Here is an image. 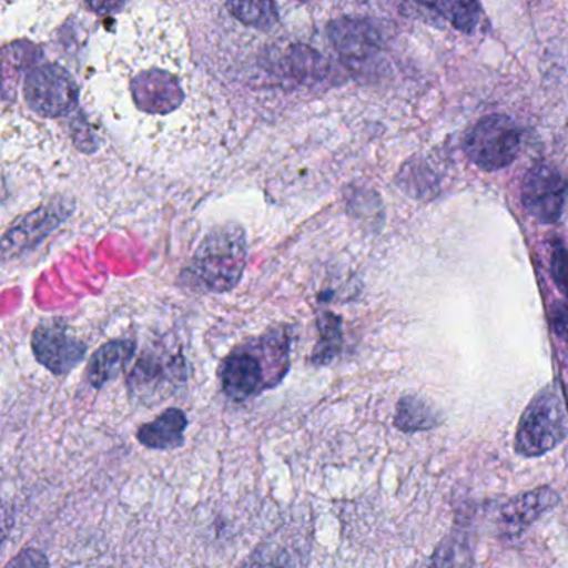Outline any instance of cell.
Here are the masks:
<instances>
[{"mask_svg": "<svg viewBox=\"0 0 568 568\" xmlns=\"http://www.w3.org/2000/svg\"><path fill=\"white\" fill-rule=\"evenodd\" d=\"M520 139V129L510 118L488 115L465 135L464 151L484 171H500L517 159Z\"/></svg>", "mask_w": 568, "mask_h": 568, "instance_id": "cell-3", "label": "cell"}, {"mask_svg": "<svg viewBox=\"0 0 568 568\" xmlns=\"http://www.w3.org/2000/svg\"><path fill=\"white\" fill-rule=\"evenodd\" d=\"M187 415L181 408H168L155 420L139 427V444L151 450H169L181 447L185 442V428H187Z\"/></svg>", "mask_w": 568, "mask_h": 568, "instance_id": "cell-14", "label": "cell"}, {"mask_svg": "<svg viewBox=\"0 0 568 568\" xmlns=\"http://www.w3.org/2000/svg\"><path fill=\"white\" fill-rule=\"evenodd\" d=\"M558 501L560 497L550 487L535 488L527 494L518 495L501 508V525L508 534H518L534 524L545 511L551 510Z\"/></svg>", "mask_w": 568, "mask_h": 568, "instance_id": "cell-12", "label": "cell"}, {"mask_svg": "<svg viewBox=\"0 0 568 568\" xmlns=\"http://www.w3.org/2000/svg\"><path fill=\"white\" fill-rule=\"evenodd\" d=\"M4 568H51V564L44 551L24 548Z\"/></svg>", "mask_w": 568, "mask_h": 568, "instance_id": "cell-23", "label": "cell"}, {"mask_svg": "<svg viewBox=\"0 0 568 568\" xmlns=\"http://www.w3.org/2000/svg\"><path fill=\"white\" fill-rule=\"evenodd\" d=\"M135 105L149 114H169L184 102L181 82L162 69L141 72L132 81Z\"/></svg>", "mask_w": 568, "mask_h": 568, "instance_id": "cell-11", "label": "cell"}, {"mask_svg": "<svg viewBox=\"0 0 568 568\" xmlns=\"http://www.w3.org/2000/svg\"><path fill=\"white\" fill-rule=\"evenodd\" d=\"M227 11L242 24L264 31L274 28L278 22L274 2H229Z\"/></svg>", "mask_w": 568, "mask_h": 568, "instance_id": "cell-19", "label": "cell"}, {"mask_svg": "<svg viewBox=\"0 0 568 568\" xmlns=\"http://www.w3.org/2000/svg\"><path fill=\"white\" fill-rule=\"evenodd\" d=\"M425 8L435 9L438 14L447 18L455 29L462 32H474L480 21V6L477 2H437L425 4Z\"/></svg>", "mask_w": 568, "mask_h": 568, "instance_id": "cell-20", "label": "cell"}, {"mask_svg": "<svg viewBox=\"0 0 568 568\" xmlns=\"http://www.w3.org/2000/svg\"><path fill=\"white\" fill-rule=\"evenodd\" d=\"M24 94L29 108L48 119L68 115L79 102L78 82L58 64L32 69L26 78Z\"/></svg>", "mask_w": 568, "mask_h": 568, "instance_id": "cell-4", "label": "cell"}, {"mask_svg": "<svg viewBox=\"0 0 568 568\" xmlns=\"http://www.w3.org/2000/svg\"><path fill=\"white\" fill-rule=\"evenodd\" d=\"M471 565L470 540L464 531L454 530L440 541L428 568H471Z\"/></svg>", "mask_w": 568, "mask_h": 568, "instance_id": "cell-17", "label": "cell"}, {"mask_svg": "<svg viewBox=\"0 0 568 568\" xmlns=\"http://www.w3.org/2000/svg\"><path fill=\"white\" fill-rule=\"evenodd\" d=\"M187 378L184 358L144 355L129 377V392L141 404H158Z\"/></svg>", "mask_w": 568, "mask_h": 568, "instance_id": "cell-6", "label": "cell"}, {"mask_svg": "<svg viewBox=\"0 0 568 568\" xmlns=\"http://www.w3.org/2000/svg\"><path fill=\"white\" fill-rule=\"evenodd\" d=\"M32 352L49 372L65 375L84 361L88 347L61 322H44L32 334Z\"/></svg>", "mask_w": 568, "mask_h": 568, "instance_id": "cell-9", "label": "cell"}, {"mask_svg": "<svg viewBox=\"0 0 568 568\" xmlns=\"http://www.w3.org/2000/svg\"><path fill=\"white\" fill-rule=\"evenodd\" d=\"M321 338L312 352L311 362L314 365H327L337 357L342 347V324L341 318L334 314H324L318 321Z\"/></svg>", "mask_w": 568, "mask_h": 568, "instance_id": "cell-18", "label": "cell"}, {"mask_svg": "<svg viewBox=\"0 0 568 568\" xmlns=\"http://www.w3.org/2000/svg\"><path fill=\"white\" fill-rule=\"evenodd\" d=\"M568 435V412L555 385L535 395L518 422L515 450L521 457H540Z\"/></svg>", "mask_w": 568, "mask_h": 568, "instance_id": "cell-1", "label": "cell"}, {"mask_svg": "<svg viewBox=\"0 0 568 568\" xmlns=\"http://www.w3.org/2000/svg\"><path fill=\"white\" fill-rule=\"evenodd\" d=\"M239 568H295V565L287 550L265 545L255 550Z\"/></svg>", "mask_w": 568, "mask_h": 568, "instance_id": "cell-21", "label": "cell"}, {"mask_svg": "<svg viewBox=\"0 0 568 568\" xmlns=\"http://www.w3.org/2000/svg\"><path fill=\"white\" fill-rule=\"evenodd\" d=\"M438 422H440V417L435 414L434 408L420 398L407 395L398 402L394 418L395 427L398 430L408 432V434L428 430V428L438 425Z\"/></svg>", "mask_w": 568, "mask_h": 568, "instance_id": "cell-16", "label": "cell"}, {"mask_svg": "<svg viewBox=\"0 0 568 568\" xmlns=\"http://www.w3.org/2000/svg\"><path fill=\"white\" fill-rule=\"evenodd\" d=\"M568 182L550 164H537L527 172L521 187V201L531 217L554 224L561 217L567 201Z\"/></svg>", "mask_w": 568, "mask_h": 568, "instance_id": "cell-7", "label": "cell"}, {"mask_svg": "<svg viewBox=\"0 0 568 568\" xmlns=\"http://www.w3.org/2000/svg\"><path fill=\"white\" fill-rule=\"evenodd\" d=\"M262 345L242 347L232 352L221 367V385L225 397L235 404L257 397L267 388L275 387L284 375L265 367L262 362Z\"/></svg>", "mask_w": 568, "mask_h": 568, "instance_id": "cell-5", "label": "cell"}, {"mask_svg": "<svg viewBox=\"0 0 568 568\" xmlns=\"http://www.w3.org/2000/svg\"><path fill=\"white\" fill-rule=\"evenodd\" d=\"M89 9H92V11H101V9H104V11H111V9H122V4H118V2H102V4H99V2H94V4H85Z\"/></svg>", "mask_w": 568, "mask_h": 568, "instance_id": "cell-25", "label": "cell"}, {"mask_svg": "<svg viewBox=\"0 0 568 568\" xmlns=\"http://www.w3.org/2000/svg\"><path fill=\"white\" fill-rule=\"evenodd\" d=\"M284 65L288 75L302 82L324 81L325 72L328 71L325 59L307 45H294L288 49Z\"/></svg>", "mask_w": 568, "mask_h": 568, "instance_id": "cell-15", "label": "cell"}, {"mask_svg": "<svg viewBox=\"0 0 568 568\" xmlns=\"http://www.w3.org/2000/svg\"><path fill=\"white\" fill-rule=\"evenodd\" d=\"M328 36L347 68H365L381 54V34L364 19H338L328 28Z\"/></svg>", "mask_w": 568, "mask_h": 568, "instance_id": "cell-10", "label": "cell"}, {"mask_svg": "<svg viewBox=\"0 0 568 568\" xmlns=\"http://www.w3.org/2000/svg\"><path fill=\"white\" fill-rule=\"evenodd\" d=\"M135 344L129 338H118V341L108 342L99 347L89 361L85 378L89 385L94 388L104 387L108 382L124 372L129 362L134 357Z\"/></svg>", "mask_w": 568, "mask_h": 568, "instance_id": "cell-13", "label": "cell"}, {"mask_svg": "<svg viewBox=\"0 0 568 568\" xmlns=\"http://www.w3.org/2000/svg\"><path fill=\"white\" fill-rule=\"evenodd\" d=\"M72 211L74 207L68 201H55L19 219L2 237L4 258L14 257L36 247L39 242L58 231L68 221Z\"/></svg>", "mask_w": 568, "mask_h": 568, "instance_id": "cell-8", "label": "cell"}, {"mask_svg": "<svg viewBox=\"0 0 568 568\" xmlns=\"http://www.w3.org/2000/svg\"><path fill=\"white\" fill-rule=\"evenodd\" d=\"M551 275L561 294L568 298V251L561 245L551 252Z\"/></svg>", "mask_w": 568, "mask_h": 568, "instance_id": "cell-22", "label": "cell"}, {"mask_svg": "<svg viewBox=\"0 0 568 568\" xmlns=\"http://www.w3.org/2000/svg\"><path fill=\"white\" fill-rule=\"evenodd\" d=\"M247 264L244 232L237 227H221L211 232L194 258L195 272L209 291L224 294L235 288Z\"/></svg>", "mask_w": 568, "mask_h": 568, "instance_id": "cell-2", "label": "cell"}, {"mask_svg": "<svg viewBox=\"0 0 568 568\" xmlns=\"http://www.w3.org/2000/svg\"><path fill=\"white\" fill-rule=\"evenodd\" d=\"M551 325L555 334L568 344V305L557 302L551 308Z\"/></svg>", "mask_w": 568, "mask_h": 568, "instance_id": "cell-24", "label": "cell"}]
</instances>
